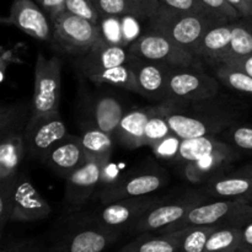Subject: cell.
I'll return each mask as SVG.
<instances>
[{"label": "cell", "instance_id": "1", "mask_svg": "<svg viewBox=\"0 0 252 252\" xmlns=\"http://www.w3.org/2000/svg\"><path fill=\"white\" fill-rule=\"evenodd\" d=\"M216 97L201 102L180 103L166 116L172 132L181 139L217 137L238 123L239 113L234 108L214 103Z\"/></svg>", "mask_w": 252, "mask_h": 252}, {"label": "cell", "instance_id": "2", "mask_svg": "<svg viewBox=\"0 0 252 252\" xmlns=\"http://www.w3.org/2000/svg\"><path fill=\"white\" fill-rule=\"evenodd\" d=\"M32 106L16 102L1 106L0 110V181L19 174L26 155L25 132Z\"/></svg>", "mask_w": 252, "mask_h": 252}, {"label": "cell", "instance_id": "3", "mask_svg": "<svg viewBox=\"0 0 252 252\" xmlns=\"http://www.w3.org/2000/svg\"><path fill=\"white\" fill-rule=\"evenodd\" d=\"M224 21L228 20L211 15L176 11L162 5L148 19L150 29L167 36L192 54L196 53L206 32Z\"/></svg>", "mask_w": 252, "mask_h": 252}, {"label": "cell", "instance_id": "4", "mask_svg": "<svg viewBox=\"0 0 252 252\" xmlns=\"http://www.w3.org/2000/svg\"><path fill=\"white\" fill-rule=\"evenodd\" d=\"M252 221V203L240 199H218L197 206L182 220L159 233H170L187 226H238Z\"/></svg>", "mask_w": 252, "mask_h": 252}, {"label": "cell", "instance_id": "5", "mask_svg": "<svg viewBox=\"0 0 252 252\" xmlns=\"http://www.w3.org/2000/svg\"><path fill=\"white\" fill-rule=\"evenodd\" d=\"M52 21L53 34L51 43L57 51L68 56L79 58L103 38L101 26L68 11L62 12Z\"/></svg>", "mask_w": 252, "mask_h": 252}, {"label": "cell", "instance_id": "6", "mask_svg": "<svg viewBox=\"0 0 252 252\" xmlns=\"http://www.w3.org/2000/svg\"><path fill=\"white\" fill-rule=\"evenodd\" d=\"M220 81L203 68L192 64L171 68L167 81V100L180 103H193L218 95Z\"/></svg>", "mask_w": 252, "mask_h": 252}, {"label": "cell", "instance_id": "7", "mask_svg": "<svg viewBox=\"0 0 252 252\" xmlns=\"http://www.w3.org/2000/svg\"><path fill=\"white\" fill-rule=\"evenodd\" d=\"M165 199L167 198H160L149 194L105 203L102 208L97 209L95 213L86 216L81 223L93 224L103 229L122 233L125 230H130L147 212Z\"/></svg>", "mask_w": 252, "mask_h": 252}, {"label": "cell", "instance_id": "8", "mask_svg": "<svg viewBox=\"0 0 252 252\" xmlns=\"http://www.w3.org/2000/svg\"><path fill=\"white\" fill-rule=\"evenodd\" d=\"M62 91V62L59 57H47L39 52L34 65V90L32 113L59 112Z\"/></svg>", "mask_w": 252, "mask_h": 252}, {"label": "cell", "instance_id": "9", "mask_svg": "<svg viewBox=\"0 0 252 252\" xmlns=\"http://www.w3.org/2000/svg\"><path fill=\"white\" fill-rule=\"evenodd\" d=\"M130 54L145 61L157 62L165 65L179 68L196 64L194 54L185 49L165 34L149 29V31L138 36L128 46Z\"/></svg>", "mask_w": 252, "mask_h": 252}, {"label": "cell", "instance_id": "10", "mask_svg": "<svg viewBox=\"0 0 252 252\" xmlns=\"http://www.w3.org/2000/svg\"><path fill=\"white\" fill-rule=\"evenodd\" d=\"M211 197L202 192H189L179 198L170 201L165 199L144 214L129 231L134 234L154 233L165 230L169 226L179 223L194 207L209 202Z\"/></svg>", "mask_w": 252, "mask_h": 252}, {"label": "cell", "instance_id": "11", "mask_svg": "<svg viewBox=\"0 0 252 252\" xmlns=\"http://www.w3.org/2000/svg\"><path fill=\"white\" fill-rule=\"evenodd\" d=\"M66 135H69L68 128L59 112L48 115L31 113L25 132L26 154L43 162L49 150Z\"/></svg>", "mask_w": 252, "mask_h": 252}, {"label": "cell", "instance_id": "12", "mask_svg": "<svg viewBox=\"0 0 252 252\" xmlns=\"http://www.w3.org/2000/svg\"><path fill=\"white\" fill-rule=\"evenodd\" d=\"M167 181L169 174L161 169H148L121 179L117 177L101 189L100 201L105 204L133 197L149 196L166 186Z\"/></svg>", "mask_w": 252, "mask_h": 252}, {"label": "cell", "instance_id": "13", "mask_svg": "<svg viewBox=\"0 0 252 252\" xmlns=\"http://www.w3.org/2000/svg\"><path fill=\"white\" fill-rule=\"evenodd\" d=\"M9 184L12 203L11 221L29 223L43 220L52 213V208L41 192L37 191L26 174H19L12 179L4 180Z\"/></svg>", "mask_w": 252, "mask_h": 252}, {"label": "cell", "instance_id": "14", "mask_svg": "<svg viewBox=\"0 0 252 252\" xmlns=\"http://www.w3.org/2000/svg\"><path fill=\"white\" fill-rule=\"evenodd\" d=\"M110 159H88V161L65 179L64 204L69 212H79L102 182Z\"/></svg>", "mask_w": 252, "mask_h": 252}, {"label": "cell", "instance_id": "15", "mask_svg": "<svg viewBox=\"0 0 252 252\" xmlns=\"http://www.w3.org/2000/svg\"><path fill=\"white\" fill-rule=\"evenodd\" d=\"M121 233L93 224L80 223L62 236L49 252H103L120 239Z\"/></svg>", "mask_w": 252, "mask_h": 252}, {"label": "cell", "instance_id": "16", "mask_svg": "<svg viewBox=\"0 0 252 252\" xmlns=\"http://www.w3.org/2000/svg\"><path fill=\"white\" fill-rule=\"evenodd\" d=\"M2 22L12 25L39 41H52L53 21L34 0H14L9 16L2 19Z\"/></svg>", "mask_w": 252, "mask_h": 252}, {"label": "cell", "instance_id": "17", "mask_svg": "<svg viewBox=\"0 0 252 252\" xmlns=\"http://www.w3.org/2000/svg\"><path fill=\"white\" fill-rule=\"evenodd\" d=\"M179 105L180 102L167 100L158 103L157 106L128 111L121 121L116 140L127 149H138L140 147H144L145 127L150 118L158 113L171 112Z\"/></svg>", "mask_w": 252, "mask_h": 252}, {"label": "cell", "instance_id": "18", "mask_svg": "<svg viewBox=\"0 0 252 252\" xmlns=\"http://www.w3.org/2000/svg\"><path fill=\"white\" fill-rule=\"evenodd\" d=\"M129 63L134 70L140 95L159 102L167 101V81L172 66L145 61L133 54Z\"/></svg>", "mask_w": 252, "mask_h": 252}, {"label": "cell", "instance_id": "19", "mask_svg": "<svg viewBox=\"0 0 252 252\" xmlns=\"http://www.w3.org/2000/svg\"><path fill=\"white\" fill-rule=\"evenodd\" d=\"M128 46L112 43L103 37L90 51L76 59V68L84 78L105 69L128 63L130 58Z\"/></svg>", "mask_w": 252, "mask_h": 252}, {"label": "cell", "instance_id": "20", "mask_svg": "<svg viewBox=\"0 0 252 252\" xmlns=\"http://www.w3.org/2000/svg\"><path fill=\"white\" fill-rule=\"evenodd\" d=\"M88 161L80 137L66 135L57 143L44 158L43 162L58 176L66 179Z\"/></svg>", "mask_w": 252, "mask_h": 252}, {"label": "cell", "instance_id": "21", "mask_svg": "<svg viewBox=\"0 0 252 252\" xmlns=\"http://www.w3.org/2000/svg\"><path fill=\"white\" fill-rule=\"evenodd\" d=\"M235 150L225 153H218L199 159L193 162L182 165L185 177L193 184H206L213 177L225 174L226 169L239 158Z\"/></svg>", "mask_w": 252, "mask_h": 252}, {"label": "cell", "instance_id": "22", "mask_svg": "<svg viewBox=\"0 0 252 252\" xmlns=\"http://www.w3.org/2000/svg\"><path fill=\"white\" fill-rule=\"evenodd\" d=\"M203 192L218 199H240L252 201V177L241 175H219L207 181Z\"/></svg>", "mask_w": 252, "mask_h": 252}, {"label": "cell", "instance_id": "23", "mask_svg": "<svg viewBox=\"0 0 252 252\" xmlns=\"http://www.w3.org/2000/svg\"><path fill=\"white\" fill-rule=\"evenodd\" d=\"M94 125L116 139L118 127L126 115L123 103L111 93L98 94L91 103Z\"/></svg>", "mask_w": 252, "mask_h": 252}, {"label": "cell", "instance_id": "24", "mask_svg": "<svg viewBox=\"0 0 252 252\" xmlns=\"http://www.w3.org/2000/svg\"><path fill=\"white\" fill-rule=\"evenodd\" d=\"M233 21H224L216 25L206 32L196 49L197 59L211 62L214 66L220 63L221 57L230 46Z\"/></svg>", "mask_w": 252, "mask_h": 252}, {"label": "cell", "instance_id": "25", "mask_svg": "<svg viewBox=\"0 0 252 252\" xmlns=\"http://www.w3.org/2000/svg\"><path fill=\"white\" fill-rule=\"evenodd\" d=\"M231 150H234L233 148L226 144L224 140H221L218 135L217 137L189 138V139L181 140L179 155L175 161L184 165L187 162H193L199 159H203L208 155L231 152Z\"/></svg>", "mask_w": 252, "mask_h": 252}, {"label": "cell", "instance_id": "26", "mask_svg": "<svg viewBox=\"0 0 252 252\" xmlns=\"http://www.w3.org/2000/svg\"><path fill=\"white\" fill-rule=\"evenodd\" d=\"M252 54V17L233 21L231 41L219 64H231Z\"/></svg>", "mask_w": 252, "mask_h": 252}, {"label": "cell", "instance_id": "27", "mask_svg": "<svg viewBox=\"0 0 252 252\" xmlns=\"http://www.w3.org/2000/svg\"><path fill=\"white\" fill-rule=\"evenodd\" d=\"M120 252H180L177 231L143 233L123 246Z\"/></svg>", "mask_w": 252, "mask_h": 252}, {"label": "cell", "instance_id": "28", "mask_svg": "<svg viewBox=\"0 0 252 252\" xmlns=\"http://www.w3.org/2000/svg\"><path fill=\"white\" fill-rule=\"evenodd\" d=\"M86 79L95 84V85L113 86V88L139 94V88H138L134 70H133L129 61H128V63L122 64V65L113 66V68L105 69V70L98 71V73L91 74V75L86 76Z\"/></svg>", "mask_w": 252, "mask_h": 252}, {"label": "cell", "instance_id": "29", "mask_svg": "<svg viewBox=\"0 0 252 252\" xmlns=\"http://www.w3.org/2000/svg\"><path fill=\"white\" fill-rule=\"evenodd\" d=\"M79 137L88 159H110L116 140L112 135L94 125L88 126Z\"/></svg>", "mask_w": 252, "mask_h": 252}, {"label": "cell", "instance_id": "30", "mask_svg": "<svg viewBox=\"0 0 252 252\" xmlns=\"http://www.w3.org/2000/svg\"><path fill=\"white\" fill-rule=\"evenodd\" d=\"M216 76L225 88L252 97V76L243 69L230 64H218Z\"/></svg>", "mask_w": 252, "mask_h": 252}, {"label": "cell", "instance_id": "31", "mask_svg": "<svg viewBox=\"0 0 252 252\" xmlns=\"http://www.w3.org/2000/svg\"><path fill=\"white\" fill-rule=\"evenodd\" d=\"M217 226H187L177 231L180 252H204L209 236Z\"/></svg>", "mask_w": 252, "mask_h": 252}, {"label": "cell", "instance_id": "32", "mask_svg": "<svg viewBox=\"0 0 252 252\" xmlns=\"http://www.w3.org/2000/svg\"><path fill=\"white\" fill-rule=\"evenodd\" d=\"M241 230L238 226L217 228L209 236L204 252H240Z\"/></svg>", "mask_w": 252, "mask_h": 252}, {"label": "cell", "instance_id": "33", "mask_svg": "<svg viewBox=\"0 0 252 252\" xmlns=\"http://www.w3.org/2000/svg\"><path fill=\"white\" fill-rule=\"evenodd\" d=\"M218 137L239 154L252 155V126L235 123Z\"/></svg>", "mask_w": 252, "mask_h": 252}, {"label": "cell", "instance_id": "34", "mask_svg": "<svg viewBox=\"0 0 252 252\" xmlns=\"http://www.w3.org/2000/svg\"><path fill=\"white\" fill-rule=\"evenodd\" d=\"M172 112V111H171ZM170 112H161L158 115L153 116L148 122L147 127H145L144 133V147H149L150 149L166 139L167 137L174 134L171 127L169 125L166 116Z\"/></svg>", "mask_w": 252, "mask_h": 252}, {"label": "cell", "instance_id": "35", "mask_svg": "<svg viewBox=\"0 0 252 252\" xmlns=\"http://www.w3.org/2000/svg\"><path fill=\"white\" fill-rule=\"evenodd\" d=\"M102 17L134 16V10L128 0H93Z\"/></svg>", "mask_w": 252, "mask_h": 252}, {"label": "cell", "instance_id": "36", "mask_svg": "<svg viewBox=\"0 0 252 252\" xmlns=\"http://www.w3.org/2000/svg\"><path fill=\"white\" fill-rule=\"evenodd\" d=\"M65 11L89 20V21L98 25V26L101 24V20H102V16L98 12L97 7L95 6L93 0H66Z\"/></svg>", "mask_w": 252, "mask_h": 252}, {"label": "cell", "instance_id": "37", "mask_svg": "<svg viewBox=\"0 0 252 252\" xmlns=\"http://www.w3.org/2000/svg\"><path fill=\"white\" fill-rule=\"evenodd\" d=\"M159 2L160 5H162V6H166L169 7V9L176 10V11L217 16V15H214L208 7L204 6L199 0H159Z\"/></svg>", "mask_w": 252, "mask_h": 252}, {"label": "cell", "instance_id": "38", "mask_svg": "<svg viewBox=\"0 0 252 252\" xmlns=\"http://www.w3.org/2000/svg\"><path fill=\"white\" fill-rule=\"evenodd\" d=\"M0 252H49L39 239L27 238L2 243Z\"/></svg>", "mask_w": 252, "mask_h": 252}, {"label": "cell", "instance_id": "39", "mask_svg": "<svg viewBox=\"0 0 252 252\" xmlns=\"http://www.w3.org/2000/svg\"><path fill=\"white\" fill-rule=\"evenodd\" d=\"M181 138L177 137L176 134H172L160 142L159 144L153 148V152L159 159L162 160H176L179 155L180 145H181Z\"/></svg>", "mask_w": 252, "mask_h": 252}, {"label": "cell", "instance_id": "40", "mask_svg": "<svg viewBox=\"0 0 252 252\" xmlns=\"http://www.w3.org/2000/svg\"><path fill=\"white\" fill-rule=\"evenodd\" d=\"M206 7H208L214 15L221 17L228 21H236L241 16L238 12V10L234 9L228 0H199Z\"/></svg>", "mask_w": 252, "mask_h": 252}, {"label": "cell", "instance_id": "41", "mask_svg": "<svg viewBox=\"0 0 252 252\" xmlns=\"http://www.w3.org/2000/svg\"><path fill=\"white\" fill-rule=\"evenodd\" d=\"M12 203L10 197L9 184L0 181V231L4 233L5 226L11 221Z\"/></svg>", "mask_w": 252, "mask_h": 252}, {"label": "cell", "instance_id": "42", "mask_svg": "<svg viewBox=\"0 0 252 252\" xmlns=\"http://www.w3.org/2000/svg\"><path fill=\"white\" fill-rule=\"evenodd\" d=\"M137 19L148 20L160 6L159 0H128Z\"/></svg>", "mask_w": 252, "mask_h": 252}, {"label": "cell", "instance_id": "43", "mask_svg": "<svg viewBox=\"0 0 252 252\" xmlns=\"http://www.w3.org/2000/svg\"><path fill=\"white\" fill-rule=\"evenodd\" d=\"M65 1L66 0H39L38 4L53 20L54 17L65 11Z\"/></svg>", "mask_w": 252, "mask_h": 252}, {"label": "cell", "instance_id": "44", "mask_svg": "<svg viewBox=\"0 0 252 252\" xmlns=\"http://www.w3.org/2000/svg\"><path fill=\"white\" fill-rule=\"evenodd\" d=\"M240 252H252V221L243 226Z\"/></svg>", "mask_w": 252, "mask_h": 252}, {"label": "cell", "instance_id": "45", "mask_svg": "<svg viewBox=\"0 0 252 252\" xmlns=\"http://www.w3.org/2000/svg\"><path fill=\"white\" fill-rule=\"evenodd\" d=\"M243 17H252V0H228Z\"/></svg>", "mask_w": 252, "mask_h": 252}, {"label": "cell", "instance_id": "46", "mask_svg": "<svg viewBox=\"0 0 252 252\" xmlns=\"http://www.w3.org/2000/svg\"><path fill=\"white\" fill-rule=\"evenodd\" d=\"M230 65L238 66V68L243 69L244 71H246L248 74H250L252 76V54L251 56L246 57V58L240 59V61L235 62V63H231Z\"/></svg>", "mask_w": 252, "mask_h": 252}, {"label": "cell", "instance_id": "47", "mask_svg": "<svg viewBox=\"0 0 252 252\" xmlns=\"http://www.w3.org/2000/svg\"><path fill=\"white\" fill-rule=\"evenodd\" d=\"M235 175H241V176H248L252 177V162H249V164L243 165L241 167L236 169L235 171L233 172Z\"/></svg>", "mask_w": 252, "mask_h": 252}, {"label": "cell", "instance_id": "48", "mask_svg": "<svg viewBox=\"0 0 252 252\" xmlns=\"http://www.w3.org/2000/svg\"><path fill=\"white\" fill-rule=\"evenodd\" d=\"M34 1H37V2H38V1H39V0H34Z\"/></svg>", "mask_w": 252, "mask_h": 252}, {"label": "cell", "instance_id": "49", "mask_svg": "<svg viewBox=\"0 0 252 252\" xmlns=\"http://www.w3.org/2000/svg\"><path fill=\"white\" fill-rule=\"evenodd\" d=\"M251 203H252V201H251Z\"/></svg>", "mask_w": 252, "mask_h": 252}]
</instances>
